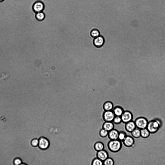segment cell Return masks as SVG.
I'll return each mask as SVG.
<instances>
[{
    "instance_id": "1",
    "label": "cell",
    "mask_w": 165,
    "mask_h": 165,
    "mask_svg": "<svg viewBox=\"0 0 165 165\" xmlns=\"http://www.w3.org/2000/svg\"><path fill=\"white\" fill-rule=\"evenodd\" d=\"M107 147L111 152L113 153L118 152L122 148V141L118 139L110 140L107 143Z\"/></svg>"
},
{
    "instance_id": "2",
    "label": "cell",
    "mask_w": 165,
    "mask_h": 165,
    "mask_svg": "<svg viewBox=\"0 0 165 165\" xmlns=\"http://www.w3.org/2000/svg\"><path fill=\"white\" fill-rule=\"evenodd\" d=\"M161 125L160 121L158 119H155L148 122L146 128L150 133L154 134L158 131Z\"/></svg>"
},
{
    "instance_id": "3",
    "label": "cell",
    "mask_w": 165,
    "mask_h": 165,
    "mask_svg": "<svg viewBox=\"0 0 165 165\" xmlns=\"http://www.w3.org/2000/svg\"><path fill=\"white\" fill-rule=\"evenodd\" d=\"M136 128L140 129L146 128L148 122L145 117H140L136 118L134 121Z\"/></svg>"
},
{
    "instance_id": "4",
    "label": "cell",
    "mask_w": 165,
    "mask_h": 165,
    "mask_svg": "<svg viewBox=\"0 0 165 165\" xmlns=\"http://www.w3.org/2000/svg\"><path fill=\"white\" fill-rule=\"evenodd\" d=\"M45 8V5L43 2L40 0L36 1L33 4L32 8L35 13L43 12Z\"/></svg>"
},
{
    "instance_id": "5",
    "label": "cell",
    "mask_w": 165,
    "mask_h": 165,
    "mask_svg": "<svg viewBox=\"0 0 165 165\" xmlns=\"http://www.w3.org/2000/svg\"><path fill=\"white\" fill-rule=\"evenodd\" d=\"M50 145V142L46 138L41 136L38 139V146L41 150H45L49 147Z\"/></svg>"
},
{
    "instance_id": "6",
    "label": "cell",
    "mask_w": 165,
    "mask_h": 165,
    "mask_svg": "<svg viewBox=\"0 0 165 165\" xmlns=\"http://www.w3.org/2000/svg\"><path fill=\"white\" fill-rule=\"evenodd\" d=\"M120 117L122 122L126 123L132 120L133 115L131 112L127 110H124Z\"/></svg>"
},
{
    "instance_id": "7",
    "label": "cell",
    "mask_w": 165,
    "mask_h": 165,
    "mask_svg": "<svg viewBox=\"0 0 165 165\" xmlns=\"http://www.w3.org/2000/svg\"><path fill=\"white\" fill-rule=\"evenodd\" d=\"M115 116L113 111H104L102 114V118L105 122H112Z\"/></svg>"
},
{
    "instance_id": "8",
    "label": "cell",
    "mask_w": 165,
    "mask_h": 165,
    "mask_svg": "<svg viewBox=\"0 0 165 165\" xmlns=\"http://www.w3.org/2000/svg\"><path fill=\"white\" fill-rule=\"evenodd\" d=\"M105 42L104 37L101 35L94 38L93 41L94 45L96 47L99 48L104 44Z\"/></svg>"
},
{
    "instance_id": "9",
    "label": "cell",
    "mask_w": 165,
    "mask_h": 165,
    "mask_svg": "<svg viewBox=\"0 0 165 165\" xmlns=\"http://www.w3.org/2000/svg\"><path fill=\"white\" fill-rule=\"evenodd\" d=\"M135 142L134 139L132 136L127 135L122 141L124 146L127 147H132L134 145Z\"/></svg>"
},
{
    "instance_id": "10",
    "label": "cell",
    "mask_w": 165,
    "mask_h": 165,
    "mask_svg": "<svg viewBox=\"0 0 165 165\" xmlns=\"http://www.w3.org/2000/svg\"><path fill=\"white\" fill-rule=\"evenodd\" d=\"M96 157H97L103 161L109 157V154L106 150L104 149L97 152L96 153Z\"/></svg>"
},
{
    "instance_id": "11",
    "label": "cell",
    "mask_w": 165,
    "mask_h": 165,
    "mask_svg": "<svg viewBox=\"0 0 165 165\" xmlns=\"http://www.w3.org/2000/svg\"><path fill=\"white\" fill-rule=\"evenodd\" d=\"M119 132L117 129H114L109 131L108 136L110 140L118 139Z\"/></svg>"
},
{
    "instance_id": "12",
    "label": "cell",
    "mask_w": 165,
    "mask_h": 165,
    "mask_svg": "<svg viewBox=\"0 0 165 165\" xmlns=\"http://www.w3.org/2000/svg\"><path fill=\"white\" fill-rule=\"evenodd\" d=\"M125 128L127 132L131 133L136 128L134 121L132 120L125 123Z\"/></svg>"
},
{
    "instance_id": "13",
    "label": "cell",
    "mask_w": 165,
    "mask_h": 165,
    "mask_svg": "<svg viewBox=\"0 0 165 165\" xmlns=\"http://www.w3.org/2000/svg\"><path fill=\"white\" fill-rule=\"evenodd\" d=\"M114 124L112 122H105L102 125V128L108 132L114 129Z\"/></svg>"
},
{
    "instance_id": "14",
    "label": "cell",
    "mask_w": 165,
    "mask_h": 165,
    "mask_svg": "<svg viewBox=\"0 0 165 165\" xmlns=\"http://www.w3.org/2000/svg\"><path fill=\"white\" fill-rule=\"evenodd\" d=\"M115 116H121L124 111L121 106H117L115 107L112 110Z\"/></svg>"
},
{
    "instance_id": "15",
    "label": "cell",
    "mask_w": 165,
    "mask_h": 165,
    "mask_svg": "<svg viewBox=\"0 0 165 165\" xmlns=\"http://www.w3.org/2000/svg\"><path fill=\"white\" fill-rule=\"evenodd\" d=\"M103 107L104 111H111L112 110L114 105L112 102L108 101H106L104 103Z\"/></svg>"
},
{
    "instance_id": "16",
    "label": "cell",
    "mask_w": 165,
    "mask_h": 165,
    "mask_svg": "<svg viewBox=\"0 0 165 165\" xmlns=\"http://www.w3.org/2000/svg\"><path fill=\"white\" fill-rule=\"evenodd\" d=\"M93 147L95 150L97 152L104 149L105 146L102 142L98 141L95 143Z\"/></svg>"
},
{
    "instance_id": "17",
    "label": "cell",
    "mask_w": 165,
    "mask_h": 165,
    "mask_svg": "<svg viewBox=\"0 0 165 165\" xmlns=\"http://www.w3.org/2000/svg\"><path fill=\"white\" fill-rule=\"evenodd\" d=\"M141 136L142 138H146L148 137L150 133L146 128L140 129Z\"/></svg>"
},
{
    "instance_id": "18",
    "label": "cell",
    "mask_w": 165,
    "mask_h": 165,
    "mask_svg": "<svg viewBox=\"0 0 165 165\" xmlns=\"http://www.w3.org/2000/svg\"><path fill=\"white\" fill-rule=\"evenodd\" d=\"M131 133L133 138H137L141 136L140 129L137 128H136Z\"/></svg>"
},
{
    "instance_id": "19",
    "label": "cell",
    "mask_w": 165,
    "mask_h": 165,
    "mask_svg": "<svg viewBox=\"0 0 165 165\" xmlns=\"http://www.w3.org/2000/svg\"><path fill=\"white\" fill-rule=\"evenodd\" d=\"M35 17L38 21H41L43 20L45 17V14L43 12L36 13Z\"/></svg>"
},
{
    "instance_id": "20",
    "label": "cell",
    "mask_w": 165,
    "mask_h": 165,
    "mask_svg": "<svg viewBox=\"0 0 165 165\" xmlns=\"http://www.w3.org/2000/svg\"><path fill=\"white\" fill-rule=\"evenodd\" d=\"M92 165H103V161L97 157L94 158L91 162Z\"/></svg>"
},
{
    "instance_id": "21",
    "label": "cell",
    "mask_w": 165,
    "mask_h": 165,
    "mask_svg": "<svg viewBox=\"0 0 165 165\" xmlns=\"http://www.w3.org/2000/svg\"><path fill=\"white\" fill-rule=\"evenodd\" d=\"M103 165H114V162L113 159L109 157L103 161Z\"/></svg>"
},
{
    "instance_id": "22",
    "label": "cell",
    "mask_w": 165,
    "mask_h": 165,
    "mask_svg": "<svg viewBox=\"0 0 165 165\" xmlns=\"http://www.w3.org/2000/svg\"><path fill=\"white\" fill-rule=\"evenodd\" d=\"M90 35L92 37L94 38L100 35V32L98 29H94L91 31Z\"/></svg>"
},
{
    "instance_id": "23",
    "label": "cell",
    "mask_w": 165,
    "mask_h": 165,
    "mask_svg": "<svg viewBox=\"0 0 165 165\" xmlns=\"http://www.w3.org/2000/svg\"><path fill=\"white\" fill-rule=\"evenodd\" d=\"M108 132L103 128L100 130L99 134L100 136L102 138H105L108 136Z\"/></svg>"
},
{
    "instance_id": "24",
    "label": "cell",
    "mask_w": 165,
    "mask_h": 165,
    "mask_svg": "<svg viewBox=\"0 0 165 165\" xmlns=\"http://www.w3.org/2000/svg\"><path fill=\"white\" fill-rule=\"evenodd\" d=\"M127 135L125 132L121 131L119 132L118 139L121 141H122L125 139Z\"/></svg>"
},
{
    "instance_id": "25",
    "label": "cell",
    "mask_w": 165,
    "mask_h": 165,
    "mask_svg": "<svg viewBox=\"0 0 165 165\" xmlns=\"http://www.w3.org/2000/svg\"><path fill=\"white\" fill-rule=\"evenodd\" d=\"M112 122L114 124H119L122 122L120 116H115L113 119Z\"/></svg>"
},
{
    "instance_id": "26",
    "label": "cell",
    "mask_w": 165,
    "mask_h": 165,
    "mask_svg": "<svg viewBox=\"0 0 165 165\" xmlns=\"http://www.w3.org/2000/svg\"><path fill=\"white\" fill-rule=\"evenodd\" d=\"M38 139L34 138L32 139L31 142V144L32 146L35 147L38 146Z\"/></svg>"
},
{
    "instance_id": "27",
    "label": "cell",
    "mask_w": 165,
    "mask_h": 165,
    "mask_svg": "<svg viewBox=\"0 0 165 165\" xmlns=\"http://www.w3.org/2000/svg\"><path fill=\"white\" fill-rule=\"evenodd\" d=\"M13 163L15 165H20L22 163V160L19 158H16L14 160Z\"/></svg>"
},
{
    "instance_id": "28",
    "label": "cell",
    "mask_w": 165,
    "mask_h": 165,
    "mask_svg": "<svg viewBox=\"0 0 165 165\" xmlns=\"http://www.w3.org/2000/svg\"><path fill=\"white\" fill-rule=\"evenodd\" d=\"M1 77H0V80H2L3 79H4L6 78H7L8 77V75L7 74H5L4 73H2L1 74Z\"/></svg>"
},
{
    "instance_id": "29",
    "label": "cell",
    "mask_w": 165,
    "mask_h": 165,
    "mask_svg": "<svg viewBox=\"0 0 165 165\" xmlns=\"http://www.w3.org/2000/svg\"><path fill=\"white\" fill-rule=\"evenodd\" d=\"M4 0H0V2H3Z\"/></svg>"
}]
</instances>
